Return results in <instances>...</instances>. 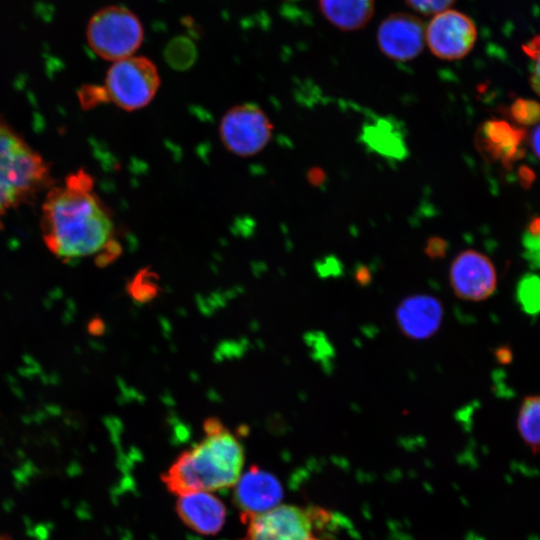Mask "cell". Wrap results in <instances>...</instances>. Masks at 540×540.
<instances>
[{
    "instance_id": "ac0fdd59",
    "label": "cell",
    "mask_w": 540,
    "mask_h": 540,
    "mask_svg": "<svg viewBox=\"0 0 540 540\" xmlns=\"http://www.w3.org/2000/svg\"><path fill=\"white\" fill-rule=\"evenodd\" d=\"M514 122L521 126L540 123V103L532 99H516L510 107Z\"/></svg>"
},
{
    "instance_id": "5bb4252c",
    "label": "cell",
    "mask_w": 540,
    "mask_h": 540,
    "mask_svg": "<svg viewBox=\"0 0 540 540\" xmlns=\"http://www.w3.org/2000/svg\"><path fill=\"white\" fill-rule=\"evenodd\" d=\"M176 511L184 524L206 535L216 534L222 528L226 517L224 504L207 492L180 495Z\"/></svg>"
},
{
    "instance_id": "2e32d148",
    "label": "cell",
    "mask_w": 540,
    "mask_h": 540,
    "mask_svg": "<svg viewBox=\"0 0 540 540\" xmlns=\"http://www.w3.org/2000/svg\"><path fill=\"white\" fill-rule=\"evenodd\" d=\"M361 138L370 149L382 156L402 159L407 154L400 125L392 118H379L369 123L364 127Z\"/></svg>"
},
{
    "instance_id": "d4e9b609",
    "label": "cell",
    "mask_w": 540,
    "mask_h": 540,
    "mask_svg": "<svg viewBox=\"0 0 540 540\" xmlns=\"http://www.w3.org/2000/svg\"><path fill=\"white\" fill-rule=\"evenodd\" d=\"M0 540H9L7 536L0 534Z\"/></svg>"
},
{
    "instance_id": "d6986e66",
    "label": "cell",
    "mask_w": 540,
    "mask_h": 540,
    "mask_svg": "<svg viewBox=\"0 0 540 540\" xmlns=\"http://www.w3.org/2000/svg\"><path fill=\"white\" fill-rule=\"evenodd\" d=\"M523 48L533 60L530 82L534 91L540 96V36L532 38Z\"/></svg>"
},
{
    "instance_id": "e0dca14e",
    "label": "cell",
    "mask_w": 540,
    "mask_h": 540,
    "mask_svg": "<svg viewBox=\"0 0 540 540\" xmlns=\"http://www.w3.org/2000/svg\"><path fill=\"white\" fill-rule=\"evenodd\" d=\"M517 430L531 451L540 453V395L526 396L522 400L517 416Z\"/></svg>"
},
{
    "instance_id": "4fadbf2b",
    "label": "cell",
    "mask_w": 540,
    "mask_h": 540,
    "mask_svg": "<svg viewBox=\"0 0 540 540\" xmlns=\"http://www.w3.org/2000/svg\"><path fill=\"white\" fill-rule=\"evenodd\" d=\"M524 132L507 121L492 119L480 125L476 141L480 151L489 159L510 164L521 155Z\"/></svg>"
},
{
    "instance_id": "30bf717a",
    "label": "cell",
    "mask_w": 540,
    "mask_h": 540,
    "mask_svg": "<svg viewBox=\"0 0 540 540\" xmlns=\"http://www.w3.org/2000/svg\"><path fill=\"white\" fill-rule=\"evenodd\" d=\"M425 28L424 22L413 14L392 13L378 27V47L389 59L413 60L424 48Z\"/></svg>"
},
{
    "instance_id": "277c9868",
    "label": "cell",
    "mask_w": 540,
    "mask_h": 540,
    "mask_svg": "<svg viewBox=\"0 0 540 540\" xmlns=\"http://www.w3.org/2000/svg\"><path fill=\"white\" fill-rule=\"evenodd\" d=\"M144 38L143 25L135 13L123 6H107L89 20L87 40L99 57L118 61L139 49Z\"/></svg>"
},
{
    "instance_id": "6da1fadb",
    "label": "cell",
    "mask_w": 540,
    "mask_h": 540,
    "mask_svg": "<svg viewBox=\"0 0 540 540\" xmlns=\"http://www.w3.org/2000/svg\"><path fill=\"white\" fill-rule=\"evenodd\" d=\"M92 188L90 176L79 171L51 188L43 202V239L65 262L95 256L105 263L115 252L112 220Z\"/></svg>"
},
{
    "instance_id": "cb8c5ba5",
    "label": "cell",
    "mask_w": 540,
    "mask_h": 540,
    "mask_svg": "<svg viewBox=\"0 0 540 540\" xmlns=\"http://www.w3.org/2000/svg\"><path fill=\"white\" fill-rule=\"evenodd\" d=\"M371 278V274L366 267H359L355 271V280L359 285H368Z\"/></svg>"
},
{
    "instance_id": "9c48e42d",
    "label": "cell",
    "mask_w": 540,
    "mask_h": 540,
    "mask_svg": "<svg viewBox=\"0 0 540 540\" xmlns=\"http://www.w3.org/2000/svg\"><path fill=\"white\" fill-rule=\"evenodd\" d=\"M247 522L246 535L240 540H312V514L296 506H276Z\"/></svg>"
},
{
    "instance_id": "7c38bea8",
    "label": "cell",
    "mask_w": 540,
    "mask_h": 540,
    "mask_svg": "<svg viewBox=\"0 0 540 540\" xmlns=\"http://www.w3.org/2000/svg\"><path fill=\"white\" fill-rule=\"evenodd\" d=\"M442 303L428 294H414L403 299L395 310V320L401 333L409 339L425 340L440 328Z\"/></svg>"
},
{
    "instance_id": "5b68a950",
    "label": "cell",
    "mask_w": 540,
    "mask_h": 540,
    "mask_svg": "<svg viewBox=\"0 0 540 540\" xmlns=\"http://www.w3.org/2000/svg\"><path fill=\"white\" fill-rule=\"evenodd\" d=\"M159 86L156 65L147 57L133 55L113 63L101 92L119 108L134 111L148 105Z\"/></svg>"
},
{
    "instance_id": "484cf974",
    "label": "cell",
    "mask_w": 540,
    "mask_h": 540,
    "mask_svg": "<svg viewBox=\"0 0 540 540\" xmlns=\"http://www.w3.org/2000/svg\"><path fill=\"white\" fill-rule=\"evenodd\" d=\"M312 540H316V539H312Z\"/></svg>"
},
{
    "instance_id": "8fae6325",
    "label": "cell",
    "mask_w": 540,
    "mask_h": 540,
    "mask_svg": "<svg viewBox=\"0 0 540 540\" xmlns=\"http://www.w3.org/2000/svg\"><path fill=\"white\" fill-rule=\"evenodd\" d=\"M234 486L233 501L246 520L278 506L283 496L277 478L256 466L239 477Z\"/></svg>"
},
{
    "instance_id": "3957f363",
    "label": "cell",
    "mask_w": 540,
    "mask_h": 540,
    "mask_svg": "<svg viewBox=\"0 0 540 540\" xmlns=\"http://www.w3.org/2000/svg\"><path fill=\"white\" fill-rule=\"evenodd\" d=\"M42 157L0 120V220L48 185Z\"/></svg>"
},
{
    "instance_id": "8992f818",
    "label": "cell",
    "mask_w": 540,
    "mask_h": 540,
    "mask_svg": "<svg viewBox=\"0 0 540 540\" xmlns=\"http://www.w3.org/2000/svg\"><path fill=\"white\" fill-rule=\"evenodd\" d=\"M273 126L266 113L254 103H242L222 117L219 135L224 147L242 157L259 153L270 141Z\"/></svg>"
},
{
    "instance_id": "7a4b0ae2",
    "label": "cell",
    "mask_w": 540,
    "mask_h": 540,
    "mask_svg": "<svg viewBox=\"0 0 540 540\" xmlns=\"http://www.w3.org/2000/svg\"><path fill=\"white\" fill-rule=\"evenodd\" d=\"M243 463L239 440L220 420L209 418L204 423L203 439L182 452L161 479L179 496L208 492L234 486Z\"/></svg>"
},
{
    "instance_id": "44dd1931",
    "label": "cell",
    "mask_w": 540,
    "mask_h": 540,
    "mask_svg": "<svg viewBox=\"0 0 540 540\" xmlns=\"http://www.w3.org/2000/svg\"><path fill=\"white\" fill-rule=\"evenodd\" d=\"M193 54L191 47H178L174 46L169 49L168 60L176 68H186L191 65L193 61Z\"/></svg>"
},
{
    "instance_id": "ba28073f",
    "label": "cell",
    "mask_w": 540,
    "mask_h": 540,
    "mask_svg": "<svg viewBox=\"0 0 540 540\" xmlns=\"http://www.w3.org/2000/svg\"><path fill=\"white\" fill-rule=\"evenodd\" d=\"M449 283L459 299L479 302L496 290L497 273L491 259L474 249L461 251L451 262Z\"/></svg>"
},
{
    "instance_id": "9a60e30c",
    "label": "cell",
    "mask_w": 540,
    "mask_h": 540,
    "mask_svg": "<svg viewBox=\"0 0 540 540\" xmlns=\"http://www.w3.org/2000/svg\"><path fill=\"white\" fill-rule=\"evenodd\" d=\"M324 17L344 31L358 30L372 19L374 0H319Z\"/></svg>"
},
{
    "instance_id": "7402d4cb",
    "label": "cell",
    "mask_w": 540,
    "mask_h": 540,
    "mask_svg": "<svg viewBox=\"0 0 540 540\" xmlns=\"http://www.w3.org/2000/svg\"><path fill=\"white\" fill-rule=\"evenodd\" d=\"M448 244L440 237H431L425 246V253L431 259L443 258L447 252Z\"/></svg>"
},
{
    "instance_id": "52a82bcc",
    "label": "cell",
    "mask_w": 540,
    "mask_h": 540,
    "mask_svg": "<svg viewBox=\"0 0 540 540\" xmlns=\"http://www.w3.org/2000/svg\"><path fill=\"white\" fill-rule=\"evenodd\" d=\"M477 27L466 14L447 9L432 17L425 28V44L443 60H458L474 47Z\"/></svg>"
},
{
    "instance_id": "603a6c76",
    "label": "cell",
    "mask_w": 540,
    "mask_h": 540,
    "mask_svg": "<svg viewBox=\"0 0 540 540\" xmlns=\"http://www.w3.org/2000/svg\"><path fill=\"white\" fill-rule=\"evenodd\" d=\"M530 145L534 154L540 160V123L534 127L530 135Z\"/></svg>"
},
{
    "instance_id": "ffe728a7",
    "label": "cell",
    "mask_w": 540,
    "mask_h": 540,
    "mask_svg": "<svg viewBox=\"0 0 540 540\" xmlns=\"http://www.w3.org/2000/svg\"><path fill=\"white\" fill-rule=\"evenodd\" d=\"M416 12L423 15H436L450 9L455 0H405Z\"/></svg>"
}]
</instances>
